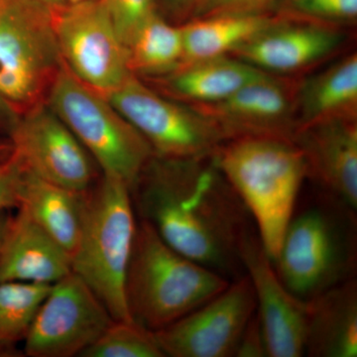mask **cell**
<instances>
[{
    "label": "cell",
    "instance_id": "cell-34",
    "mask_svg": "<svg viewBox=\"0 0 357 357\" xmlns=\"http://www.w3.org/2000/svg\"><path fill=\"white\" fill-rule=\"evenodd\" d=\"M13 153V145L8 137L0 136V161L8 158Z\"/></svg>",
    "mask_w": 357,
    "mask_h": 357
},
{
    "label": "cell",
    "instance_id": "cell-2",
    "mask_svg": "<svg viewBox=\"0 0 357 357\" xmlns=\"http://www.w3.org/2000/svg\"><path fill=\"white\" fill-rule=\"evenodd\" d=\"M213 157L273 262L309 177L304 153L286 138L241 136L223 143Z\"/></svg>",
    "mask_w": 357,
    "mask_h": 357
},
{
    "label": "cell",
    "instance_id": "cell-22",
    "mask_svg": "<svg viewBox=\"0 0 357 357\" xmlns=\"http://www.w3.org/2000/svg\"><path fill=\"white\" fill-rule=\"evenodd\" d=\"M282 20L269 13L192 18L180 26L184 46L182 65L231 55Z\"/></svg>",
    "mask_w": 357,
    "mask_h": 357
},
{
    "label": "cell",
    "instance_id": "cell-9",
    "mask_svg": "<svg viewBox=\"0 0 357 357\" xmlns=\"http://www.w3.org/2000/svg\"><path fill=\"white\" fill-rule=\"evenodd\" d=\"M53 22L65 67L89 88L107 96L132 75L103 0L53 7Z\"/></svg>",
    "mask_w": 357,
    "mask_h": 357
},
{
    "label": "cell",
    "instance_id": "cell-19",
    "mask_svg": "<svg viewBox=\"0 0 357 357\" xmlns=\"http://www.w3.org/2000/svg\"><path fill=\"white\" fill-rule=\"evenodd\" d=\"M84 204L86 192L70 191L23 171L17 208L24 210L70 257L81 236Z\"/></svg>",
    "mask_w": 357,
    "mask_h": 357
},
{
    "label": "cell",
    "instance_id": "cell-3",
    "mask_svg": "<svg viewBox=\"0 0 357 357\" xmlns=\"http://www.w3.org/2000/svg\"><path fill=\"white\" fill-rule=\"evenodd\" d=\"M356 210L321 191L296 206L275 271L293 295L309 302L356 278Z\"/></svg>",
    "mask_w": 357,
    "mask_h": 357
},
{
    "label": "cell",
    "instance_id": "cell-8",
    "mask_svg": "<svg viewBox=\"0 0 357 357\" xmlns=\"http://www.w3.org/2000/svg\"><path fill=\"white\" fill-rule=\"evenodd\" d=\"M149 143L155 156L194 159L215 155L229 140L222 128L194 107L163 98L130 75L105 96Z\"/></svg>",
    "mask_w": 357,
    "mask_h": 357
},
{
    "label": "cell",
    "instance_id": "cell-31",
    "mask_svg": "<svg viewBox=\"0 0 357 357\" xmlns=\"http://www.w3.org/2000/svg\"><path fill=\"white\" fill-rule=\"evenodd\" d=\"M20 115V112L0 96V136L8 137Z\"/></svg>",
    "mask_w": 357,
    "mask_h": 357
},
{
    "label": "cell",
    "instance_id": "cell-23",
    "mask_svg": "<svg viewBox=\"0 0 357 357\" xmlns=\"http://www.w3.org/2000/svg\"><path fill=\"white\" fill-rule=\"evenodd\" d=\"M126 53L128 69L134 76H165L183 64L182 30L155 14L136 33Z\"/></svg>",
    "mask_w": 357,
    "mask_h": 357
},
{
    "label": "cell",
    "instance_id": "cell-16",
    "mask_svg": "<svg viewBox=\"0 0 357 357\" xmlns=\"http://www.w3.org/2000/svg\"><path fill=\"white\" fill-rule=\"evenodd\" d=\"M342 35L321 25L291 24L285 20L231 54L263 73L292 74L328 57Z\"/></svg>",
    "mask_w": 357,
    "mask_h": 357
},
{
    "label": "cell",
    "instance_id": "cell-21",
    "mask_svg": "<svg viewBox=\"0 0 357 357\" xmlns=\"http://www.w3.org/2000/svg\"><path fill=\"white\" fill-rule=\"evenodd\" d=\"M296 131L333 121H356L357 56L351 54L298 89Z\"/></svg>",
    "mask_w": 357,
    "mask_h": 357
},
{
    "label": "cell",
    "instance_id": "cell-10",
    "mask_svg": "<svg viewBox=\"0 0 357 357\" xmlns=\"http://www.w3.org/2000/svg\"><path fill=\"white\" fill-rule=\"evenodd\" d=\"M110 312L76 273L52 284L24 340L26 356H81L114 323Z\"/></svg>",
    "mask_w": 357,
    "mask_h": 357
},
{
    "label": "cell",
    "instance_id": "cell-29",
    "mask_svg": "<svg viewBox=\"0 0 357 357\" xmlns=\"http://www.w3.org/2000/svg\"><path fill=\"white\" fill-rule=\"evenodd\" d=\"M23 171L22 164L13 152L0 161V211L17 208Z\"/></svg>",
    "mask_w": 357,
    "mask_h": 357
},
{
    "label": "cell",
    "instance_id": "cell-26",
    "mask_svg": "<svg viewBox=\"0 0 357 357\" xmlns=\"http://www.w3.org/2000/svg\"><path fill=\"white\" fill-rule=\"evenodd\" d=\"M110 20L124 46L138 30L157 14L155 0H103Z\"/></svg>",
    "mask_w": 357,
    "mask_h": 357
},
{
    "label": "cell",
    "instance_id": "cell-24",
    "mask_svg": "<svg viewBox=\"0 0 357 357\" xmlns=\"http://www.w3.org/2000/svg\"><path fill=\"white\" fill-rule=\"evenodd\" d=\"M50 288L30 282L0 283V356H13L14 347L24 342Z\"/></svg>",
    "mask_w": 357,
    "mask_h": 357
},
{
    "label": "cell",
    "instance_id": "cell-4",
    "mask_svg": "<svg viewBox=\"0 0 357 357\" xmlns=\"http://www.w3.org/2000/svg\"><path fill=\"white\" fill-rule=\"evenodd\" d=\"M229 279L178 252L139 220L126 279L129 316L158 332L222 292Z\"/></svg>",
    "mask_w": 357,
    "mask_h": 357
},
{
    "label": "cell",
    "instance_id": "cell-20",
    "mask_svg": "<svg viewBox=\"0 0 357 357\" xmlns=\"http://www.w3.org/2000/svg\"><path fill=\"white\" fill-rule=\"evenodd\" d=\"M266 73L229 56L180 66L157 77L169 95L195 107L222 102Z\"/></svg>",
    "mask_w": 357,
    "mask_h": 357
},
{
    "label": "cell",
    "instance_id": "cell-36",
    "mask_svg": "<svg viewBox=\"0 0 357 357\" xmlns=\"http://www.w3.org/2000/svg\"><path fill=\"white\" fill-rule=\"evenodd\" d=\"M65 4L79 3V2L91 1V0H64Z\"/></svg>",
    "mask_w": 357,
    "mask_h": 357
},
{
    "label": "cell",
    "instance_id": "cell-18",
    "mask_svg": "<svg viewBox=\"0 0 357 357\" xmlns=\"http://www.w3.org/2000/svg\"><path fill=\"white\" fill-rule=\"evenodd\" d=\"M305 356H357V282L345 281L307 302Z\"/></svg>",
    "mask_w": 357,
    "mask_h": 357
},
{
    "label": "cell",
    "instance_id": "cell-13",
    "mask_svg": "<svg viewBox=\"0 0 357 357\" xmlns=\"http://www.w3.org/2000/svg\"><path fill=\"white\" fill-rule=\"evenodd\" d=\"M241 261L255 290L268 356H305L309 305L285 287L265 252L257 232L244 241Z\"/></svg>",
    "mask_w": 357,
    "mask_h": 357
},
{
    "label": "cell",
    "instance_id": "cell-5",
    "mask_svg": "<svg viewBox=\"0 0 357 357\" xmlns=\"http://www.w3.org/2000/svg\"><path fill=\"white\" fill-rule=\"evenodd\" d=\"M126 183L102 175L86 192L83 227L72 255L76 273L105 305L114 321H132L126 279L137 220Z\"/></svg>",
    "mask_w": 357,
    "mask_h": 357
},
{
    "label": "cell",
    "instance_id": "cell-17",
    "mask_svg": "<svg viewBox=\"0 0 357 357\" xmlns=\"http://www.w3.org/2000/svg\"><path fill=\"white\" fill-rule=\"evenodd\" d=\"M72 272L70 255L27 213L11 215L0 255V283L52 284Z\"/></svg>",
    "mask_w": 357,
    "mask_h": 357
},
{
    "label": "cell",
    "instance_id": "cell-14",
    "mask_svg": "<svg viewBox=\"0 0 357 357\" xmlns=\"http://www.w3.org/2000/svg\"><path fill=\"white\" fill-rule=\"evenodd\" d=\"M298 89L282 79L263 75L213 105L194 107L217 123L227 138L273 136L292 140V114L297 109Z\"/></svg>",
    "mask_w": 357,
    "mask_h": 357
},
{
    "label": "cell",
    "instance_id": "cell-27",
    "mask_svg": "<svg viewBox=\"0 0 357 357\" xmlns=\"http://www.w3.org/2000/svg\"><path fill=\"white\" fill-rule=\"evenodd\" d=\"M296 14L321 21H352L357 16V0H289Z\"/></svg>",
    "mask_w": 357,
    "mask_h": 357
},
{
    "label": "cell",
    "instance_id": "cell-7",
    "mask_svg": "<svg viewBox=\"0 0 357 357\" xmlns=\"http://www.w3.org/2000/svg\"><path fill=\"white\" fill-rule=\"evenodd\" d=\"M63 65L53 7L0 0V96L20 114L46 102Z\"/></svg>",
    "mask_w": 357,
    "mask_h": 357
},
{
    "label": "cell",
    "instance_id": "cell-1",
    "mask_svg": "<svg viewBox=\"0 0 357 357\" xmlns=\"http://www.w3.org/2000/svg\"><path fill=\"white\" fill-rule=\"evenodd\" d=\"M134 210L171 248L229 281L245 274L241 249L256 231L215 163L154 156L131 190Z\"/></svg>",
    "mask_w": 357,
    "mask_h": 357
},
{
    "label": "cell",
    "instance_id": "cell-32",
    "mask_svg": "<svg viewBox=\"0 0 357 357\" xmlns=\"http://www.w3.org/2000/svg\"><path fill=\"white\" fill-rule=\"evenodd\" d=\"M169 13L176 16H194L204 0H161Z\"/></svg>",
    "mask_w": 357,
    "mask_h": 357
},
{
    "label": "cell",
    "instance_id": "cell-15",
    "mask_svg": "<svg viewBox=\"0 0 357 357\" xmlns=\"http://www.w3.org/2000/svg\"><path fill=\"white\" fill-rule=\"evenodd\" d=\"M292 140L321 191L357 208L356 121H333L300 129Z\"/></svg>",
    "mask_w": 357,
    "mask_h": 357
},
{
    "label": "cell",
    "instance_id": "cell-33",
    "mask_svg": "<svg viewBox=\"0 0 357 357\" xmlns=\"http://www.w3.org/2000/svg\"><path fill=\"white\" fill-rule=\"evenodd\" d=\"M11 210L0 211V255H1L2 245H3L4 237H6L7 227L10 220Z\"/></svg>",
    "mask_w": 357,
    "mask_h": 357
},
{
    "label": "cell",
    "instance_id": "cell-12",
    "mask_svg": "<svg viewBox=\"0 0 357 357\" xmlns=\"http://www.w3.org/2000/svg\"><path fill=\"white\" fill-rule=\"evenodd\" d=\"M255 311V290L244 274L213 299L154 335L165 356L231 357Z\"/></svg>",
    "mask_w": 357,
    "mask_h": 357
},
{
    "label": "cell",
    "instance_id": "cell-35",
    "mask_svg": "<svg viewBox=\"0 0 357 357\" xmlns=\"http://www.w3.org/2000/svg\"><path fill=\"white\" fill-rule=\"evenodd\" d=\"M43 3L51 7H59L65 6L64 0H40Z\"/></svg>",
    "mask_w": 357,
    "mask_h": 357
},
{
    "label": "cell",
    "instance_id": "cell-30",
    "mask_svg": "<svg viewBox=\"0 0 357 357\" xmlns=\"http://www.w3.org/2000/svg\"><path fill=\"white\" fill-rule=\"evenodd\" d=\"M236 357H265L268 356L267 345L265 342L261 324L256 311L249 319L244 328L236 351Z\"/></svg>",
    "mask_w": 357,
    "mask_h": 357
},
{
    "label": "cell",
    "instance_id": "cell-6",
    "mask_svg": "<svg viewBox=\"0 0 357 357\" xmlns=\"http://www.w3.org/2000/svg\"><path fill=\"white\" fill-rule=\"evenodd\" d=\"M46 102L82 143L102 175L122 181L131 191L154 152L109 100L63 65Z\"/></svg>",
    "mask_w": 357,
    "mask_h": 357
},
{
    "label": "cell",
    "instance_id": "cell-28",
    "mask_svg": "<svg viewBox=\"0 0 357 357\" xmlns=\"http://www.w3.org/2000/svg\"><path fill=\"white\" fill-rule=\"evenodd\" d=\"M279 0H204L192 17L222 14L267 13Z\"/></svg>",
    "mask_w": 357,
    "mask_h": 357
},
{
    "label": "cell",
    "instance_id": "cell-11",
    "mask_svg": "<svg viewBox=\"0 0 357 357\" xmlns=\"http://www.w3.org/2000/svg\"><path fill=\"white\" fill-rule=\"evenodd\" d=\"M8 138L28 172L73 192L95 185V161L46 102L21 112Z\"/></svg>",
    "mask_w": 357,
    "mask_h": 357
},
{
    "label": "cell",
    "instance_id": "cell-25",
    "mask_svg": "<svg viewBox=\"0 0 357 357\" xmlns=\"http://www.w3.org/2000/svg\"><path fill=\"white\" fill-rule=\"evenodd\" d=\"M82 357H164L153 332L133 321H114Z\"/></svg>",
    "mask_w": 357,
    "mask_h": 357
}]
</instances>
